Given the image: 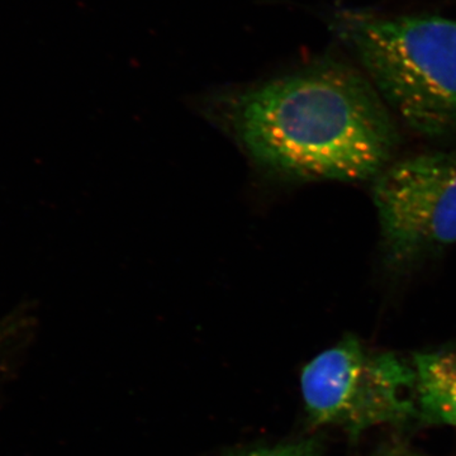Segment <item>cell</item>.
I'll return each instance as SVG.
<instances>
[{"instance_id":"obj_1","label":"cell","mask_w":456,"mask_h":456,"mask_svg":"<svg viewBox=\"0 0 456 456\" xmlns=\"http://www.w3.org/2000/svg\"><path fill=\"white\" fill-rule=\"evenodd\" d=\"M203 112L261 171L284 180H374L399 145L367 75L322 57L290 73L206 95Z\"/></svg>"},{"instance_id":"obj_2","label":"cell","mask_w":456,"mask_h":456,"mask_svg":"<svg viewBox=\"0 0 456 456\" xmlns=\"http://www.w3.org/2000/svg\"><path fill=\"white\" fill-rule=\"evenodd\" d=\"M331 31L384 103L413 131L456 136V20L336 11Z\"/></svg>"},{"instance_id":"obj_3","label":"cell","mask_w":456,"mask_h":456,"mask_svg":"<svg viewBox=\"0 0 456 456\" xmlns=\"http://www.w3.org/2000/svg\"><path fill=\"white\" fill-rule=\"evenodd\" d=\"M412 364L391 353H371L346 336L312 359L301 374L305 411L316 425L358 437L375 426L419 419Z\"/></svg>"},{"instance_id":"obj_4","label":"cell","mask_w":456,"mask_h":456,"mask_svg":"<svg viewBox=\"0 0 456 456\" xmlns=\"http://www.w3.org/2000/svg\"><path fill=\"white\" fill-rule=\"evenodd\" d=\"M371 196L389 268L406 270L456 244V151L392 163L373 180Z\"/></svg>"},{"instance_id":"obj_5","label":"cell","mask_w":456,"mask_h":456,"mask_svg":"<svg viewBox=\"0 0 456 456\" xmlns=\"http://www.w3.org/2000/svg\"><path fill=\"white\" fill-rule=\"evenodd\" d=\"M419 419L456 428V345L413 356Z\"/></svg>"},{"instance_id":"obj_6","label":"cell","mask_w":456,"mask_h":456,"mask_svg":"<svg viewBox=\"0 0 456 456\" xmlns=\"http://www.w3.org/2000/svg\"><path fill=\"white\" fill-rule=\"evenodd\" d=\"M31 322L23 314L0 318V380L11 373L29 335Z\"/></svg>"},{"instance_id":"obj_7","label":"cell","mask_w":456,"mask_h":456,"mask_svg":"<svg viewBox=\"0 0 456 456\" xmlns=\"http://www.w3.org/2000/svg\"><path fill=\"white\" fill-rule=\"evenodd\" d=\"M321 444L316 439H305L239 456H321Z\"/></svg>"},{"instance_id":"obj_8","label":"cell","mask_w":456,"mask_h":456,"mask_svg":"<svg viewBox=\"0 0 456 456\" xmlns=\"http://www.w3.org/2000/svg\"><path fill=\"white\" fill-rule=\"evenodd\" d=\"M373 456H425L404 444H388L382 446Z\"/></svg>"}]
</instances>
